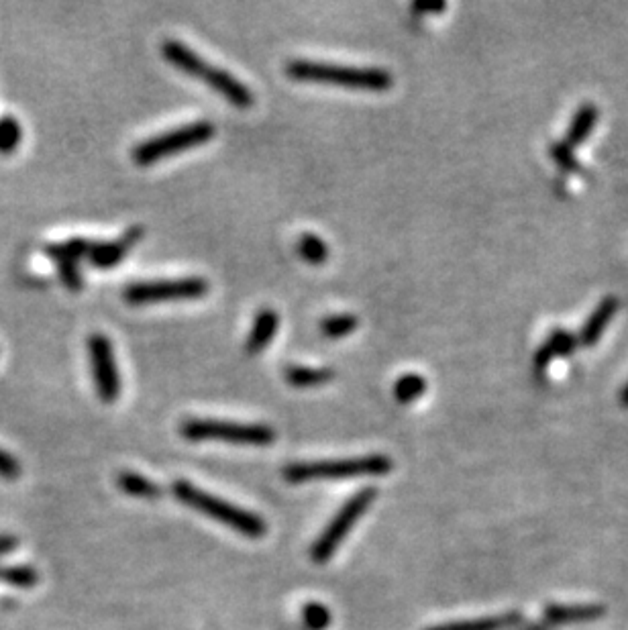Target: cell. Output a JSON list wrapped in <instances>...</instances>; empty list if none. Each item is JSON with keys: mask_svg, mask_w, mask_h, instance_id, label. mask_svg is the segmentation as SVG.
I'll return each instance as SVG.
<instances>
[{"mask_svg": "<svg viewBox=\"0 0 628 630\" xmlns=\"http://www.w3.org/2000/svg\"><path fill=\"white\" fill-rule=\"evenodd\" d=\"M286 74L302 82L335 84L353 90H372L384 92L390 90L394 78L384 68H349L339 64H325L312 60H292L286 64Z\"/></svg>", "mask_w": 628, "mask_h": 630, "instance_id": "6da1fadb", "label": "cell"}, {"mask_svg": "<svg viewBox=\"0 0 628 630\" xmlns=\"http://www.w3.org/2000/svg\"><path fill=\"white\" fill-rule=\"evenodd\" d=\"M172 492L182 504L190 506L196 512L206 514L208 518L225 524V527H229V529H233V531H237L249 539H259L268 533V524L261 516H257L249 510H243L231 502H225L217 496L206 494L204 490H198L196 486H192L184 480H178L172 486Z\"/></svg>", "mask_w": 628, "mask_h": 630, "instance_id": "7a4b0ae2", "label": "cell"}, {"mask_svg": "<svg viewBox=\"0 0 628 630\" xmlns=\"http://www.w3.org/2000/svg\"><path fill=\"white\" fill-rule=\"evenodd\" d=\"M394 467L388 455H368L337 461L292 463L284 469V478L290 484H304L312 480H351L365 476H386Z\"/></svg>", "mask_w": 628, "mask_h": 630, "instance_id": "3957f363", "label": "cell"}, {"mask_svg": "<svg viewBox=\"0 0 628 630\" xmlns=\"http://www.w3.org/2000/svg\"><path fill=\"white\" fill-rule=\"evenodd\" d=\"M180 435L188 441H225L233 445L268 447L276 441V431L268 425H241L229 420L190 418L184 420Z\"/></svg>", "mask_w": 628, "mask_h": 630, "instance_id": "277c9868", "label": "cell"}, {"mask_svg": "<svg viewBox=\"0 0 628 630\" xmlns=\"http://www.w3.org/2000/svg\"><path fill=\"white\" fill-rule=\"evenodd\" d=\"M213 137H215V125L211 121H194V123L182 125L174 131L162 133L139 143L133 149V160L139 166H151L157 160H162V157L192 149L196 145L211 141Z\"/></svg>", "mask_w": 628, "mask_h": 630, "instance_id": "5b68a950", "label": "cell"}, {"mask_svg": "<svg viewBox=\"0 0 628 630\" xmlns=\"http://www.w3.org/2000/svg\"><path fill=\"white\" fill-rule=\"evenodd\" d=\"M376 500V488H365L357 492L349 502L343 504V508L337 512V516L329 522V527L323 531V535L317 539V543L310 549V559L314 563H327L343 539L351 533L355 522L368 512L372 502Z\"/></svg>", "mask_w": 628, "mask_h": 630, "instance_id": "8992f818", "label": "cell"}, {"mask_svg": "<svg viewBox=\"0 0 628 630\" xmlns=\"http://www.w3.org/2000/svg\"><path fill=\"white\" fill-rule=\"evenodd\" d=\"M208 282L204 278H182V280H157L137 282L127 286L125 300L133 306L168 302V300H196L206 296Z\"/></svg>", "mask_w": 628, "mask_h": 630, "instance_id": "52a82bcc", "label": "cell"}, {"mask_svg": "<svg viewBox=\"0 0 628 630\" xmlns=\"http://www.w3.org/2000/svg\"><path fill=\"white\" fill-rule=\"evenodd\" d=\"M88 353L92 363V376L96 394L102 402H115L121 396V374L115 361L113 345L107 335H92L88 339Z\"/></svg>", "mask_w": 628, "mask_h": 630, "instance_id": "ba28073f", "label": "cell"}, {"mask_svg": "<svg viewBox=\"0 0 628 630\" xmlns=\"http://www.w3.org/2000/svg\"><path fill=\"white\" fill-rule=\"evenodd\" d=\"M143 237V227H131L121 239L109 241V243H98L94 241L88 259L90 264L98 270H109L121 264V259L131 251V247Z\"/></svg>", "mask_w": 628, "mask_h": 630, "instance_id": "9c48e42d", "label": "cell"}, {"mask_svg": "<svg viewBox=\"0 0 628 630\" xmlns=\"http://www.w3.org/2000/svg\"><path fill=\"white\" fill-rule=\"evenodd\" d=\"M618 306H620V302H618L616 296H604L600 300V304L592 310V314H590L588 321L584 323V327L580 331V337H578L580 345H584V347H596L598 345V341L604 335L606 327L616 317Z\"/></svg>", "mask_w": 628, "mask_h": 630, "instance_id": "30bf717a", "label": "cell"}, {"mask_svg": "<svg viewBox=\"0 0 628 630\" xmlns=\"http://www.w3.org/2000/svg\"><path fill=\"white\" fill-rule=\"evenodd\" d=\"M162 56L170 64H174L178 70H182L184 74H190L194 78H206L208 72H211V64L202 60L196 51H192L188 45H184L182 41H176V39H166L162 43Z\"/></svg>", "mask_w": 628, "mask_h": 630, "instance_id": "8fae6325", "label": "cell"}, {"mask_svg": "<svg viewBox=\"0 0 628 630\" xmlns=\"http://www.w3.org/2000/svg\"><path fill=\"white\" fill-rule=\"evenodd\" d=\"M206 84L215 88L219 94H223L233 107L237 109H249L253 107V92L233 74H229L227 70L221 68H211L208 76L204 78Z\"/></svg>", "mask_w": 628, "mask_h": 630, "instance_id": "7c38bea8", "label": "cell"}, {"mask_svg": "<svg viewBox=\"0 0 628 630\" xmlns=\"http://www.w3.org/2000/svg\"><path fill=\"white\" fill-rule=\"evenodd\" d=\"M606 614V608L602 604H549L545 606V622L551 626H563V624H586L600 620Z\"/></svg>", "mask_w": 628, "mask_h": 630, "instance_id": "4fadbf2b", "label": "cell"}, {"mask_svg": "<svg viewBox=\"0 0 628 630\" xmlns=\"http://www.w3.org/2000/svg\"><path fill=\"white\" fill-rule=\"evenodd\" d=\"M278 325H280V317L278 312L274 308H261L257 312V317L253 321V329L247 337V343H245V351L255 355L259 351H264L270 341L274 339L276 331H278Z\"/></svg>", "mask_w": 628, "mask_h": 630, "instance_id": "5bb4252c", "label": "cell"}, {"mask_svg": "<svg viewBox=\"0 0 628 630\" xmlns=\"http://www.w3.org/2000/svg\"><path fill=\"white\" fill-rule=\"evenodd\" d=\"M598 117H600V111H598L596 104L594 102H584L582 107L575 111L573 117H571V123H569L567 133H565V143L569 147L582 145L592 135V131L596 129Z\"/></svg>", "mask_w": 628, "mask_h": 630, "instance_id": "9a60e30c", "label": "cell"}, {"mask_svg": "<svg viewBox=\"0 0 628 630\" xmlns=\"http://www.w3.org/2000/svg\"><path fill=\"white\" fill-rule=\"evenodd\" d=\"M522 622L520 612H504L498 616H484L476 620H463V622H449L439 624L427 630H506L512 626H518Z\"/></svg>", "mask_w": 628, "mask_h": 630, "instance_id": "2e32d148", "label": "cell"}, {"mask_svg": "<svg viewBox=\"0 0 628 630\" xmlns=\"http://www.w3.org/2000/svg\"><path fill=\"white\" fill-rule=\"evenodd\" d=\"M94 241L84 239V237H74L62 243H45L43 245V253L54 259L56 264L58 261H80L82 257H88L90 249H92Z\"/></svg>", "mask_w": 628, "mask_h": 630, "instance_id": "e0dca14e", "label": "cell"}, {"mask_svg": "<svg viewBox=\"0 0 628 630\" xmlns=\"http://www.w3.org/2000/svg\"><path fill=\"white\" fill-rule=\"evenodd\" d=\"M333 370L327 367H306V365H290L286 370V380L294 388H312L333 380Z\"/></svg>", "mask_w": 628, "mask_h": 630, "instance_id": "ac0fdd59", "label": "cell"}, {"mask_svg": "<svg viewBox=\"0 0 628 630\" xmlns=\"http://www.w3.org/2000/svg\"><path fill=\"white\" fill-rule=\"evenodd\" d=\"M117 486L127 494V496H133V498H141V500H157L164 490L153 484L151 480L135 474V471H123V474H119L117 478Z\"/></svg>", "mask_w": 628, "mask_h": 630, "instance_id": "d6986e66", "label": "cell"}, {"mask_svg": "<svg viewBox=\"0 0 628 630\" xmlns=\"http://www.w3.org/2000/svg\"><path fill=\"white\" fill-rule=\"evenodd\" d=\"M298 253L306 261V264L321 266V264H325L327 257H329V247L319 235L304 233L298 239Z\"/></svg>", "mask_w": 628, "mask_h": 630, "instance_id": "ffe728a7", "label": "cell"}, {"mask_svg": "<svg viewBox=\"0 0 628 630\" xmlns=\"http://www.w3.org/2000/svg\"><path fill=\"white\" fill-rule=\"evenodd\" d=\"M427 390V380L421 374H404L396 384H394V398L400 404H410L414 400L421 398Z\"/></svg>", "mask_w": 628, "mask_h": 630, "instance_id": "44dd1931", "label": "cell"}, {"mask_svg": "<svg viewBox=\"0 0 628 630\" xmlns=\"http://www.w3.org/2000/svg\"><path fill=\"white\" fill-rule=\"evenodd\" d=\"M543 345L551 351L553 357H569V355H573L575 351H578L580 341L573 333L557 327V329H553L549 333V337H547V341Z\"/></svg>", "mask_w": 628, "mask_h": 630, "instance_id": "7402d4cb", "label": "cell"}, {"mask_svg": "<svg viewBox=\"0 0 628 630\" xmlns=\"http://www.w3.org/2000/svg\"><path fill=\"white\" fill-rule=\"evenodd\" d=\"M0 582H5V584L15 586V588L29 590L39 582V573L27 565H13V567L0 569Z\"/></svg>", "mask_w": 628, "mask_h": 630, "instance_id": "603a6c76", "label": "cell"}, {"mask_svg": "<svg viewBox=\"0 0 628 630\" xmlns=\"http://www.w3.org/2000/svg\"><path fill=\"white\" fill-rule=\"evenodd\" d=\"M549 153L561 172H565V174H580L582 172V164H580L578 157H575L573 147H569L565 141H553L549 145Z\"/></svg>", "mask_w": 628, "mask_h": 630, "instance_id": "cb8c5ba5", "label": "cell"}, {"mask_svg": "<svg viewBox=\"0 0 628 630\" xmlns=\"http://www.w3.org/2000/svg\"><path fill=\"white\" fill-rule=\"evenodd\" d=\"M357 327V317L355 314H333L321 323V333L327 339H341L353 333Z\"/></svg>", "mask_w": 628, "mask_h": 630, "instance_id": "d4e9b609", "label": "cell"}, {"mask_svg": "<svg viewBox=\"0 0 628 630\" xmlns=\"http://www.w3.org/2000/svg\"><path fill=\"white\" fill-rule=\"evenodd\" d=\"M23 141V127L15 117H3L0 119V153L9 155L13 153L19 143Z\"/></svg>", "mask_w": 628, "mask_h": 630, "instance_id": "484cf974", "label": "cell"}, {"mask_svg": "<svg viewBox=\"0 0 628 630\" xmlns=\"http://www.w3.org/2000/svg\"><path fill=\"white\" fill-rule=\"evenodd\" d=\"M331 612L319 602H310L302 612V622L306 630H327L331 626Z\"/></svg>", "mask_w": 628, "mask_h": 630, "instance_id": "4316f807", "label": "cell"}, {"mask_svg": "<svg viewBox=\"0 0 628 630\" xmlns=\"http://www.w3.org/2000/svg\"><path fill=\"white\" fill-rule=\"evenodd\" d=\"M58 272H60V278L64 282L66 288L78 292L82 290L84 282H82V276H80V268H78V261H58Z\"/></svg>", "mask_w": 628, "mask_h": 630, "instance_id": "83f0119b", "label": "cell"}, {"mask_svg": "<svg viewBox=\"0 0 628 630\" xmlns=\"http://www.w3.org/2000/svg\"><path fill=\"white\" fill-rule=\"evenodd\" d=\"M19 476H21L19 461L11 453H7L5 449H0V478L13 482Z\"/></svg>", "mask_w": 628, "mask_h": 630, "instance_id": "f1b7e54d", "label": "cell"}, {"mask_svg": "<svg viewBox=\"0 0 628 630\" xmlns=\"http://www.w3.org/2000/svg\"><path fill=\"white\" fill-rule=\"evenodd\" d=\"M555 357L551 355V351L545 347V345H541L539 349H537V353H535V374L539 376V378H543L545 374H547V370H549V363L553 361Z\"/></svg>", "mask_w": 628, "mask_h": 630, "instance_id": "f546056e", "label": "cell"}, {"mask_svg": "<svg viewBox=\"0 0 628 630\" xmlns=\"http://www.w3.org/2000/svg\"><path fill=\"white\" fill-rule=\"evenodd\" d=\"M445 9H447L445 3H414L412 5V11L416 13H441Z\"/></svg>", "mask_w": 628, "mask_h": 630, "instance_id": "4dcf8cb0", "label": "cell"}, {"mask_svg": "<svg viewBox=\"0 0 628 630\" xmlns=\"http://www.w3.org/2000/svg\"><path fill=\"white\" fill-rule=\"evenodd\" d=\"M15 547H17V539L15 537H0V555H7Z\"/></svg>", "mask_w": 628, "mask_h": 630, "instance_id": "1f68e13d", "label": "cell"}, {"mask_svg": "<svg viewBox=\"0 0 628 630\" xmlns=\"http://www.w3.org/2000/svg\"><path fill=\"white\" fill-rule=\"evenodd\" d=\"M516 630H553V626H551L549 622H545V620H541V622H533V624H525V626H520V628H516Z\"/></svg>", "mask_w": 628, "mask_h": 630, "instance_id": "d6a6232c", "label": "cell"}, {"mask_svg": "<svg viewBox=\"0 0 628 630\" xmlns=\"http://www.w3.org/2000/svg\"><path fill=\"white\" fill-rule=\"evenodd\" d=\"M618 402H620L624 408H628V382L622 386V390H620V394H618Z\"/></svg>", "mask_w": 628, "mask_h": 630, "instance_id": "836d02e7", "label": "cell"}]
</instances>
